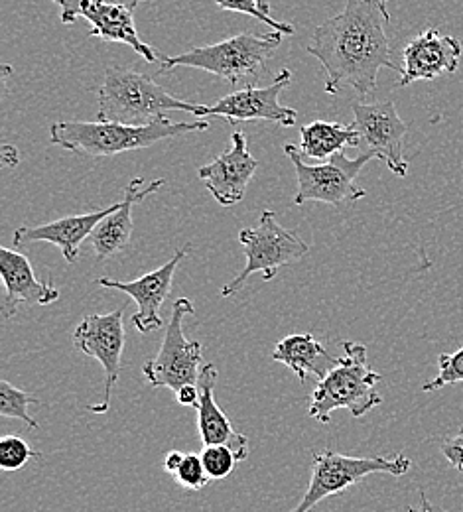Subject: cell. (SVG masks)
Returning a JSON list of instances; mask_svg holds the SVG:
<instances>
[{
	"label": "cell",
	"instance_id": "1",
	"mask_svg": "<svg viewBox=\"0 0 463 512\" xmlns=\"http://www.w3.org/2000/svg\"><path fill=\"white\" fill-rule=\"evenodd\" d=\"M389 22V0H345L343 12L314 30L306 50L326 69L328 95L351 87L365 97L375 91L383 67L402 73L393 62Z\"/></svg>",
	"mask_w": 463,
	"mask_h": 512
},
{
	"label": "cell",
	"instance_id": "2",
	"mask_svg": "<svg viewBox=\"0 0 463 512\" xmlns=\"http://www.w3.org/2000/svg\"><path fill=\"white\" fill-rule=\"evenodd\" d=\"M207 128V121L174 123L168 117L148 125H125L115 121H66L54 123L50 127V144L91 158H107L131 150L148 148L160 140L182 136L188 132H203Z\"/></svg>",
	"mask_w": 463,
	"mask_h": 512
},
{
	"label": "cell",
	"instance_id": "3",
	"mask_svg": "<svg viewBox=\"0 0 463 512\" xmlns=\"http://www.w3.org/2000/svg\"><path fill=\"white\" fill-rule=\"evenodd\" d=\"M203 109L205 105L176 99L146 73L125 67H107L105 81L99 89L97 121L148 125L166 119L168 111H186L201 117Z\"/></svg>",
	"mask_w": 463,
	"mask_h": 512
},
{
	"label": "cell",
	"instance_id": "4",
	"mask_svg": "<svg viewBox=\"0 0 463 512\" xmlns=\"http://www.w3.org/2000/svg\"><path fill=\"white\" fill-rule=\"evenodd\" d=\"M341 347L343 355L316 384L308 408V416L322 424H330L335 410H347L353 418H363L383 404V396L377 392L383 377L369 367L367 347L355 341H345Z\"/></svg>",
	"mask_w": 463,
	"mask_h": 512
},
{
	"label": "cell",
	"instance_id": "5",
	"mask_svg": "<svg viewBox=\"0 0 463 512\" xmlns=\"http://www.w3.org/2000/svg\"><path fill=\"white\" fill-rule=\"evenodd\" d=\"M280 32L253 34L243 32L233 38H227L219 44L194 48L190 52L164 58L160 73H166L176 67H196L207 73L221 77L231 85H255L265 75L272 54L280 48Z\"/></svg>",
	"mask_w": 463,
	"mask_h": 512
},
{
	"label": "cell",
	"instance_id": "6",
	"mask_svg": "<svg viewBox=\"0 0 463 512\" xmlns=\"http://www.w3.org/2000/svg\"><path fill=\"white\" fill-rule=\"evenodd\" d=\"M410 457L397 455H373V457H351L333 449L312 451V477L310 485L296 509L292 512H312L316 505L337 493L347 491L361 479L373 473H389L402 477L410 471Z\"/></svg>",
	"mask_w": 463,
	"mask_h": 512
},
{
	"label": "cell",
	"instance_id": "7",
	"mask_svg": "<svg viewBox=\"0 0 463 512\" xmlns=\"http://www.w3.org/2000/svg\"><path fill=\"white\" fill-rule=\"evenodd\" d=\"M239 243L243 245L247 264L241 274L221 288V298L235 296L255 272H261L263 280L270 282L280 268L302 260L310 251L308 243H304L296 231L278 223L274 211H263L255 229H243L239 233Z\"/></svg>",
	"mask_w": 463,
	"mask_h": 512
},
{
	"label": "cell",
	"instance_id": "8",
	"mask_svg": "<svg viewBox=\"0 0 463 512\" xmlns=\"http://www.w3.org/2000/svg\"><path fill=\"white\" fill-rule=\"evenodd\" d=\"M284 152L292 160L298 180L294 205H304L308 201L341 205L347 201H359L367 195L357 184V176L371 160H377L373 152H361L357 158H347L345 152H339L318 166L306 164L298 146L294 144H286Z\"/></svg>",
	"mask_w": 463,
	"mask_h": 512
},
{
	"label": "cell",
	"instance_id": "9",
	"mask_svg": "<svg viewBox=\"0 0 463 512\" xmlns=\"http://www.w3.org/2000/svg\"><path fill=\"white\" fill-rule=\"evenodd\" d=\"M196 308L188 298H178L172 308V318L166 325L164 341L158 355L142 365V373L152 388H170L178 392L188 384H198L203 361L199 341H188L184 335V320L194 316Z\"/></svg>",
	"mask_w": 463,
	"mask_h": 512
},
{
	"label": "cell",
	"instance_id": "10",
	"mask_svg": "<svg viewBox=\"0 0 463 512\" xmlns=\"http://www.w3.org/2000/svg\"><path fill=\"white\" fill-rule=\"evenodd\" d=\"M123 320V310H115L111 314H95L79 321L73 331L75 349L97 359L105 371L103 402L87 406V410L95 414H105L111 408V394L121 377V357L125 351Z\"/></svg>",
	"mask_w": 463,
	"mask_h": 512
},
{
	"label": "cell",
	"instance_id": "11",
	"mask_svg": "<svg viewBox=\"0 0 463 512\" xmlns=\"http://www.w3.org/2000/svg\"><path fill=\"white\" fill-rule=\"evenodd\" d=\"M355 121L351 127L361 134L363 152H373L387 168L404 178L408 174V162L404 158V138L408 125L400 119L393 101H375V103H355L353 105Z\"/></svg>",
	"mask_w": 463,
	"mask_h": 512
},
{
	"label": "cell",
	"instance_id": "12",
	"mask_svg": "<svg viewBox=\"0 0 463 512\" xmlns=\"http://www.w3.org/2000/svg\"><path fill=\"white\" fill-rule=\"evenodd\" d=\"M290 81L292 71L282 69L270 85L243 87L219 99L215 105L205 107L201 117H223L229 125L245 121H268L278 127H296L298 113L290 107H282L278 101L280 93L290 85Z\"/></svg>",
	"mask_w": 463,
	"mask_h": 512
},
{
	"label": "cell",
	"instance_id": "13",
	"mask_svg": "<svg viewBox=\"0 0 463 512\" xmlns=\"http://www.w3.org/2000/svg\"><path fill=\"white\" fill-rule=\"evenodd\" d=\"M62 8V22L73 24L77 18H85L91 24L89 36L105 42H117L133 48L148 64H156V52L144 44L134 26L133 8L123 2L107 0H52Z\"/></svg>",
	"mask_w": 463,
	"mask_h": 512
},
{
	"label": "cell",
	"instance_id": "14",
	"mask_svg": "<svg viewBox=\"0 0 463 512\" xmlns=\"http://www.w3.org/2000/svg\"><path fill=\"white\" fill-rule=\"evenodd\" d=\"M190 251H192V245L188 243L184 249L176 251V255L172 256L166 264H162L160 268H156L136 280H131V282H121V280H113V278H97L95 284L129 294L138 306V310L133 316L134 327L140 333L156 331V329L164 327V320H162L160 312H162L164 302L170 296L174 272H176L178 264L190 255Z\"/></svg>",
	"mask_w": 463,
	"mask_h": 512
},
{
	"label": "cell",
	"instance_id": "15",
	"mask_svg": "<svg viewBox=\"0 0 463 512\" xmlns=\"http://www.w3.org/2000/svg\"><path fill=\"white\" fill-rule=\"evenodd\" d=\"M231 150L215 158L211 164L199 168V180L223 207L237 205L243 201L247 186L253 180L259 162L249 152L247 136L241 130H235L231 136Z\"/></svg>",
	"mask_w": 463,
	"mask_h": 512
},
{
	"label": "cell",
	"instance_id": "16",
	"mask_svg": "<svg viewBox=\"0 0 463 512\" xmlns=\"http://www.w3.org/2000/svg\"><path fill=\"white\" fill-rule=\"evenodd\" d=\"M462 42L456 36L424 30L414 36L402 52V73L398 87L414 81H432L444 73H456L462 60Z\"/></svg>",
	"mask_w": 463,
	"mask_h": 512
},
{
	"label": "cell",
	"instance_id": "17",
	"mask_svg": "<svg viewBox=\"0 0 463 512\" xmlns=\"http://www.w3.org/2000/svg\"><path fill=\"white\" fill-rule=\"evenodd\" d=\"M119 207H121V201L113 203L105 209H97V211L81 213V215H69V217L46 223V225L18 227L14 231V247L18 249V247H26L32 243H52L62 251V255L69 264H75L81 243L87 237H91V233L97 229V225Z\"/></svg>",
	"mask_w": 463,
	"mask_h": 512
},
{
	"label": "cell",
	"instance_id": "18",
	"mask_svg": "<svg viewBox=\"0 0 463 512\" xmlns=\"http://www.w3.org/2000/svg\"><path fill=\"white\" fill-rule=\"evenodd\" d=\"M0 278L6 288L2 302L4 320L14 318L20 304L48 306L60 300V290L50 282H40L26 256L6 247H0Z\"/></svg>",
	"mask_w": 463,
	"mask_h": 512
},
{
	"label": "cell",
	"instance_id": "19",
	"mask_svg": "<svg viewBox=\"0 0 463 512\" xmlns=\"http://www.w3.org/2000/svg\"><path fill=\"white\" fill-rule=\"evenodd\" d=\"M219 379L217 367L205 363L199 375L198 430L203 446H227L233 449L239 461L249 457V440L239 434L227 414L215 402V384Z\"/></svg>",
	"mask_w": 463,
	"mask_h": 512
},
{
	"label": "cell",
	"instance_id": "20",
	"mask_svg": "<svg viewBox=\"0 0 463 512\" xmlns=\"http://www.w3.org/2000/svg\"><path fill=\"white\" fill-rule=\"evenodd\" d=\"M166 186V180H152L150 184H144L142 178H134L125 190V197L121 201V207L115 209L109 217H105L97 229L91 233V247L95 255L101 260L113 258L123 253L133 237L134 221L133 207L146 199L148 195L158 192Z\"/></svg>",
	"mask_w": 463,
	"mask_h": 512
},
{
	"label": "cell",
	"instance_id": "21",
	"mask_svg": "<svg viewBox=\"0 0 463 512\" xmlns=\"http://www.w3.org/2000/svg\"><path fill=\"white\" fill-rule=\"evenodd\" d=\"M272 359L286 365L302 383L308 377L322 381L337 363V357H331L328 349L312 333H294L276 343Z\"/></svg>",
	"mask_w": 463,
	"mask_h": 512
},
{
	"label": "cell",
	"instance_id": "22",
	"mask_svg": "<svg viewBox=\"0 0 463 512\" xmlns=\"http://www.w3.org/2000/svg\"><path fill=\"white\" fill-rule=\"evenodd\" d=\"M359 144V130L345 127L341 123L314 121L300 127V154L306 158H314L318 162H328L331 156L343 152L345 148H359Z\"/></svg>",
	"mask_w": 463,
	"mask_h": 512
},
{
	"label": "cell",
	"instance_id": "23",
	"mask_svg": "<svg viewBox=\"0 0 463 512\" xmlns=\"http://www.w3.org/2000/svg\"><path fill=\"white\" fill-rule=\"evenodd\" d=\"M30 404H40V400L34 394L20 390L4 379L0 381V416L22 420L30 430H38V422L28 412Z\"/></svg>",
	"mask_w": 463,
	"mask_h": 512
},
{
	"label": "cell",
	"instance_id": "24",
	"mask_svg": "<svg viewBox=\"0 0 463 512\" xmlns=\"http://www.w3.org/2000/svg\"><path fill=\"white\" fill-rule=\"evenodd\" d=\"M215 4L221 10H229V12H239V14H247L253 16L261 22H265L266 26H270L274 32H280L284 36H292L296 34V28L286 24V22H278L270 16V2L268 0H215Z\"/></svg>",
	"mask_w": 463,
	"mask_h": 512
},
{
	"label": "cell",
	"instance_id": "25",
	"mask_svg": "<svg viewBox=\"0 0 463 512\" xmlns=\"http://www.w3.org/2000/svg\"><path fill=\"white\" fill-rule=\"evenodd\" d=\"M40 459L42 453L30 448L28 442H24L18 436H4L0 440V469L2 471H18L22 469L30 459Z\"/></svg>",
	"mask_w": 463,
	"mask_h": 512
},
{
	"label": "cell",
	"instance_id": "26",
	"mask_svg": "<svg viewBox=\"0 0 463 512\" xmlns=\"http://www.w3.org/2000/svg\"><path fill=\"white\" fill-rule=\"evenodd\" d=\"M199 455L211 481H221L229 477L239 461L235 451L227 446H203Z\"/></svg>",
	"mask_w": 463,
	"mask_h": 512
},
{
	"label": "cell",
	"instance_id": "27",
	"mask_svg": "<svg viewBox=\"0 0 463 512\" xmlns=\"http://www.w3.org/2000/svg\"><path fill=\"white\" fill-rule=\"evenodd\" d=\"M463 383V347L456 353H442L438 357V375L424 384V392H436L448 384Z\"/></svg>",
	"mask_w": 463,
	"mask_h": 512
},
{
	"label": "cell",
	"instance_id": "28",
	"mask_svg": "<svg viewBox=\"0 0 463 512\" xmlns=\"http://www.w3.org/2000/svg\"><path fill=\"white\" fill-rule=\"evenodd\" d=\"M172 477H176V481L190 491H201L211 481L199 453H186Z\"/></svg>",
	"mask_w": 463,
	"mask_h": 512
},
{
	"label": "cell",
	"instance_id": "29",
	"mask_svg": "<svg viewBox=\"0 0 463 512\" xmlns=\"http://www.w3.org/2000/svg\"><path fill=\"white\" fill-rule=\"evenodd\" d=\"M442 453H444V457L448 459V463H450L454 469L463 471V426L454 436H450L448 440H444Z\"/></svg>",
	"mask_w": 463,
	"mask_h": 512
},
{
	"label": "cell",
	"instance_id": "30",
	"mask_svg": "<svg viewBox=\"0 0 463 512\" xmlns=\"http://www.w3.org/2000/svg\"><path fill=\"white\" fill-rule=\"evenodd\" d=\"M176 398L182 406H192V408H198L199 404V386L198 384H188L184 388H180L176 392Z\"/></svg>",
	"mask_w": 463,
	"mask_h": 512
},
{
	"label": "cell",
	"instance_id": "31",
	"mask_svg": "<svg viewBox=\"0 0 463 512\" xmlns=\"http://www.w3.org/2000/svg\"><path fill=\"white\" fill-rule=\"evenodd\" d=\"M184 455L186 453H182V451H170L168 455H166V459H164V469L170 473V475H174V471L180 467V463H182V459H184Z\"/></svg>",
	"mask_w": 463,
	"mask_h": 512
},
{
	"label": "cell",
	"instance_id": "32",
	"mask_svg": "<svg viewBox=\"0 0 463 512\" xmlns=\"http://www.w3.org/2000/svg\"><path fill=\"white\" fill-rule=\"evenodd\" d=\"M406 512H448L444 511L442 507H438V505H434L432 501H428V497H426V493L424 491H420V505L418 507H410V509H406Z\"/></svg>",
	"mask_w": 463,
	"mask_h": 512
},
{
	"label": "cell",
	"instance_id": "33",
	"mask_svg": "<svg viewBox=\"0 0 463 512\" xmlns=\"http://www.w3.org/2000/svg\"><path fill=\"white\" fill-rule=\"evenodd\" d=\"M123 4H127V6H131V8H134L138 2H146V0H121Z\"/></svg>",
	"mask_w": 463,
	"mask_h": 512
}]
</instances>
